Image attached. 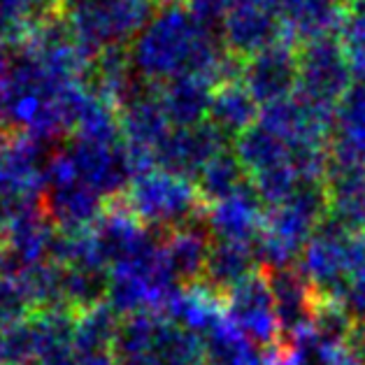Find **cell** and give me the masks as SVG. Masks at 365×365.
<instances>
[{"label":"cell","mask_w":365,"mask_h":365,"mask_svg":"<svg viewBox=\"0 0 365 365\" xmlns=\"http://www.w3.org/2000/svg\"><path fill=\"white\" fill-rule=\"evenodd\" d=\"M356 361H359V365H365V356H361V359H356Z\"/></svg>","instance_id":"14"},{"label":"cell","mask_w":365,"mask_h":365,"mask_svg":"<svg viewBox=\"0 0 365 365\" xmlns=\"http://www.w3.org/2000/svg\"><path fill=\"white\" fill-rule=\"evenodd\" d=\"M56 3V7H58V12L61 14H73L75 10H79V7H82L86 0H54Z\"/></svg>","instance_id":"10"},{"label":"cell","mask_w":365,"mask_h":365,"mask_svg":"<svg viewBox=\"0 0 365 365\" xmlns=\"http://www.w3.org/2000/svg\"><path fill=\"white\" fill-rule=\"evenodd\" d=\"M249 182V173L245 163L240 161L235 147L230 145L224 151L212 158L200 170V175L193 180L195 191H198L200 200L212 207V205H219L242 189V186Z\"/></svg>","instance_id":"8"},{"label":"cell","mask_w":365,"mask_h":365,"mask_svg":"<svg viewBox=\"0 0 365 365\" xmlns=\"http://www.w3.org/2000/svg\"><path fill=\"white\" fill-rule=\"evenodd\" d=\"M256 245L237 242V240L215 237L210 247L207 263H205L202 282L217 293V296H228L237 284H242L247 277L258 272L256 261Z\"/></svg>","instance_id":"6"},{"label":"cell","mask_w":365,"mask_h":365,"mask_svg":"<svg viewBox=\"0 0 365 365\" xmlns=\"http://www.w3.org/2000/svg\"><path fill=\"white\" fill-rule=\"evenodd\" d=\"M3 242H5V226L0 224V245H3Z\"/></svg>","instance_id":"12"},{"label":"cell","mask_w":365,"mask_h":365,"mask_svg":"<svg viewBox=\"0 0 365 365\" xmlns=\"http://www.w3.org/2000/svg\"><path fill=\"white\" fill-rule=\"evenodd\" d=\"M351 84L354 68L340 35H324L298 44V98L335 112Z\"/></svg>","instance_id":"2"},{"label":"cell","mask_w":365,"mask_h":365,"mask_svg":"<svg viewBox=\"0 0 365 365\" xmlns=\"http://www.w3.org/2000/svg\"><path fill=\"white\" fill-rule=\"evenodd\" d=\"M226 135L210 121L195 126H173L163 142L154 149L151 161L156 170H163L180 180L193 182L200 170L226 147Z\"/></svg>","instance_id":"3"},{"label":"cell","mask_w":365,"mask_h":365,"mask_svg":"<svg viewBox=\"0 0 365 365\" xmlns=\"http://www.w3.org/2000/svg\"><path fill=\"white\" fill-rule=\"evenodd\" d=\"M240 82L252 98L268 108L282 103L298 91V42L291 38L242 61Z\"/></svg>","instance_id":"4"},{"label":"cell","mask_w":365,"mask_h":365,"mask_svg":"<svg viewBox=\"0 0 365 365\" xmlns=\"http://www.w3.org/2000/svg\"><path fill=\"white\" fill-rule=\"evenodd\" d=\"M337 3H340L342 7H346V5H349V0H337Z\"/></svg>","instance_id":"13"},{"label":"cell","mask_w":365,"mask_h":365,"mask_svg":"<svg viewBox=\"0 0 365 365\" xmlns=\"http://www.w3.org/2000/svg\"><path fill=\"white\" fill-rule=\"evenodd\" d=\"M151 3H156V5H170V3H182V0H151Z\"/></svg>","instance_id":"11"},{"label":"cell","mask_w":365,"mask_h":365,"mask_svg":"<svg viewBox=\"0 0 365 365\" xmlns=\"http://www.w3.org/2000/svg\"><path fill=\"white\" fill-rule=\"evenodd\" d=\"M161 86V103L170 126H195L207 121L212 96L219 82L210 75L189 73L158 84Z\"/></svg>","instance_id":"5"},{"label":"cell","mask_w":365,"mask_h":365,"mask_svg":"<svg viewBox=\"0 0 365 365\" xmlns=\"http://www.w3.org/2000/svg\"><path fill=\"white\" fill-rule=\"evenodd\" d=\"M182 3L207 26H221L230 7H233V0H182Z\"/></svg>","instance_id":"9"},{"label":"cell","mask_w":365,"mask_h":365,"mask_svg":"<svg viewBox=\"0 0 365 365\" xmlns=\"http://www.w3.org/2000/svg\"><path fill=\"white\" fill-rule=\"evenodd\" d=\"M151 0H86L68 14L70 29L84 54L91 61L110 47H130L142 29L154 19Z\"/></svg>","instance_id":"1"},{"label":"cell","mask_w":365,"mask_h":365,"mask_svg":"<svg viewBox=\"0 0 365 365\" xmlns=\"http://www.w3.org/2000/svg\"><path fill=\"white\" fill-rule=\"evenodd\" d=\"M207 121L224 133L230 142H235L258 121V103L240 79L219 84L215 88V96H212Z\"/></svg>","instance_id":"7"}]
</instances>
